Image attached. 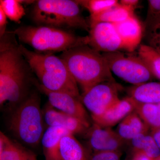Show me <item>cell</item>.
<instances>
[{"mask_svg": "<svg viewBox=\"0 0 160 160\" xmlns=\"http://www.w3.org/2000/svg\"><path fill=\"white\" fill-rule=\"evenodd\" d=\"M32 71L19 45L6 38L0 49V105H18L28 96Z\"/></svg>", "mask_w": 160, "mask_h": 160, "instance_id": "1", "label": "cell"}, {"mask_svg": "<svg viewBox=\"0 0 160 160\" xmlns=\"http://www.w3.org/2000/svg\"><path fill=\"white\" fill-rule=\"evenodd\" d=\"M19 47L41 86L49 91L65 92L80 99L78 84L62 58L53 53L31 51L22 45Z\"/></svg>", "mask_w": 160, "mask_h": 160, "instance_id": "2", "label": "cell"}, {"mask_svg": "<svg viewBox=\"0 0 160 160\" xmlns=\"http://www.w3.org/2000/svg\"><path fill=\"white\" fill-rule=\"evenodd\" d=\"M60 57L83 92L99 83L115 80L102 54L88 45L64 52Z\"/></svg>", "mask_w": 160, "mask_h": 160, "instance_id": "3", "label": "cell"}, {"mask_svg": "<svg viewBox=\"0 0 160 160\" xmlns=\"http://www.w3.org/2000/svg\"><path fill=\"white\" fill-rule=\"evenodd\" d=\"M21 42L37 52L53 53L88 45V37L76 35L68 29L46 26H23L11 32Z\"/></svg>", "mask_w": 160, "mask_h": 160, "instance_id": "4", "label": "cell"}, {"mask_svg": "<svg viewBox=\"0 0 160 160\" xmlns=\"http://www.w3.org/2000/svg\"><path fill=\"white\" fill-rule=\"evenodd\" d=\"M80 6L77 1H36L32 9V19L37 26L66 29H81L89 32V22L83 17Z\"/></svg>", "mask_w": 160, "mask_h": 160, "instance_id": "5", "label": "cell"}, {"mask_svg": "<svg viewBox=\"0 0 160 160\" xmlns=\"http://www.w3.org/2000/svg\"><path fill=\"white\" fill-rule=\"evenodd\" d=\"M44 122L40 97L33 92L18 104L12 112L9 129L22 142L34 147L41 142L45 132Z\"/></svg>", "mask_w": 160, "mask_h": 160, "instance_id": "6", "label": "cell"}, {"mask_svg": "<svg viewBox=\"0 0 160 160\" xmlns=\"http://www.w3.org/2000/svg\"><path fill=\"white\" fill-rule=\"evenodd\" d=\"M112 72L133 86L147 82L153 77L146 63L137 55L120 51L102 53Z\"/></svg>", "mask_w": 160, "mask_h": 160, "instance_id": "7", "label": "cell"}, {"mask_svg": "<svg viewBox=\"0 0 160 160\" xmlns=\"http://www.w3.org/2000/svg\"><path fill=\"white\" fill-rule=\"evenodd\" d=\"M122 87L114 81L99 83L83 92L80 100L91 113L98 116L120 99L118 93Z\"/></svg>", "mask_w": 160, "mask_h": 160, "instance_id": "8", "label": "cell"}, {"mask_svg": "<svg viewBox=\"0 0 160 160\" xmlns=\"http://www.w3.org/2000/svg\"><path fill=\"white\" fill-rule=\"evenodd\" d=\"M87 37L88 46L99 52L107 53L123 49L114 24L99 22L90 25Z\"/></svg>", "mask_w": 160, "mask_h": 160, "instance_id": "9", "label": "cell"}, {"mask_svg": "<svg viewBox=\"0 0 160 160\" xmlns=\"http://www.w3.org/2000/svg\"><path fill=\"white\" fill-rule=\"evenodd\" d=\"M33 83L47 97L49 104L53 108L79 119L90 126L89 115L80 98L65 92L49 91L35 79H33Z\"/></svg>", "mask_w": 160, "mask_h": 160, "instance_id": "10", "label": "cell"}, {"mask_svg": "<svg viewBox=\"0 0 160 160\" xmlns=\"http://www.w3.org/2000/svg\"><path fill=\"white\" fill-rule=\"evenodd\" d=\"M89 145L94 152L119 150L125 140L110 127H103L93 123L88 129Z\"/></svg>", "mask_w": 160, "mask_h": 160, "instance_id": "11", "label": "cell"}, {"mask_svg": "<svg viewBox=\"0 0 160 160\" xmlns=\"http://www.w3.org/2000/svg\"><path fill=\"white\" fill-rule=\"evenodd\" d=\"M135 101L131 98L120 99L108 108L102 114L92 117L94 123L103 127L115 126L127 116L135 111Z\"/></svg>", "mask_w": 160, "mask_h": 160, "instance_id": "12", "label": "cell"}, {"mask_svg": "<svg viewBox=\"0 0 160 160\" xmlns=\"http://www.w3.org/2000/svg\"><path fill=\"white\" fill-rule=\"evenodd\" d=\"M42 112L44 122L48 126L63 127L73 135L89 129V126L81 120L54 109L49 103Z\"/></svg>", "mask_w": 160, "mask_h": 160, "instance_id": "13", "label": "cell"}, {"mask_svg": "<svg viewBox=\"0 0 160 160\" xmlns=\"http://www.w3.org/2000/svg\"><path fill=\"white\" fill-rule=\"evenodd\" d=\"M114 25L122 41L123 49L132 52L138 49L141 45L143 29L141 22L135 15Z\"/></svg>", "mask_w": 160, "mask_h": 160, "instance_id": "14", "label": "cell"}, {"mask_svg": "<svg viewBox=\"0 0 160 160\" xmlns=\"http://www.w3.org/2000/svg\"><path fill=\"white\" fill-rule=\"evenodd\" d=\"M69 133H71L63 127L48 126L41 140L46 160H60L61 140Z\"/></svg>", "mask_w": 160, "mask_h": 160, "instance_id": "15", "label": "cell"}, {"mask_svg": "<svg viewBox=\"0 0 160 160\" xmlns=\"http://www.w3.org/2000/svg\"><path fill=\"white\" fill-rule=\"evenodd\" d=\"M60 160H90V156L80 142L69 133L61 140Z\"/></svg>", "mask_w": 160, "mask_h": 160, "instance_id": "16", "label": "cell"}, {"mask_svg": "<svg viewBox=\"0 0 160 160\" xmlns=\"http://www.w3.org/2000/svg\"><path fill=\"white\" fill-rule=\"evenodd\" d=\"M0 160H37L33 152L23 149L1 132Z\"/></svg>", "mask_w": 160, "mask_h": 160, "instance_id": "17", "label": "cell"}, {"mask_svg": "<svg viewBox=\"0 0 160 160\" xmlns=\"http://www.w3.org/2000/svg\"><path fill=\"white\" fill-rule=\"evenodd\" d=\"M149 127L135 111L122 120L117 128L118 134L124 140H131L138 135L149 132Z\"/></svg>", "mask_w": 160, "mask_h": 160, "instance_id": "18", "label": "cell"}, {"mask_svg": "<svg viewBox=\"0 0 160 160\" xmlns=\"http://www.w3.org/2000/svg\"><path fill=\"white\" fill-rule=\"evenodd\" d=\"M129 97L139 102H160V82H149L133 86L128 90Z\"/></svg>", "mask_w": 160, "mask_h": 160, "instance_id": "19", "label": "cell"}, {"mask_svg": "<svg viewBox=\"0 0 160 160\" xmlns=\"http://www.w3.org/2000/svg\"><path fill=\"white\" fill-rule=\"evenodd\" d=\"M134 10L119 4L118 6L95 15L90 16L89 26L99 22L116 24L125 21L134 15Z\"/></svg>", "mask_w": 160, "mask_h": 160, "instance_id": "20", "label": "cell"}, {"mask_svg": "<svg viewBox=\"0 0 160 160\" xmlns=\"http://www.w3.org/2000/svg\"><path fill=\"white\" fill-rule=\"evenodd\" d=\"M135 101V111L151 130L160 128V102L143 103Z\"/></svg>", "mask_w": 160, "mask_h": 160, "instance_id": "21", "label": "cell"}, {"mask_svg": "<svg viewBox=\"0 0 160 160\" xmlns=\"http://www.w3.org/2000/svg\"><path fill=\"white\" fill-rule=\"evenodd\" d=\"M133 150L144 152L152 158L160 155V149L154 138L149 132H142L131 140Z\"/></svg>", "mask_w": 160, "mask_h": 160, "instance_id": "22", "label": "cell"}, {"mask_svg": "<svg viewBox=\"0 0 160 160\" xmlns=\"http://www.w3.org/2000/svg\"><path fill=\"white\" fill-rule=\"evenodd\" d=\"M137 54L146 63L153 76L160 80V53L148 45H141Z\"/></svg>", "mask_w": 160, "mask_h": 160, "instance_id": "23", "label": "cell"}, {"mask_svg": "<svg viewBox=\"0 0 160 160\" xmlns=\"http://www.w3.org/2000/svg\"><path fill=\"white\" fill-rule=\"evenodd\" d=\"M80 6L89 12L90 16L95 15L118 6L117 0H77Z\"/></svg>", "mask_w": 160, "mask_h": 160, "instance_id": "24", "label": "cell"}, {"mask_svg": "<svg viewBox=\"0 0 160 160\" xmlns=\"http://www.w3.org/2000/svg\"><path fill=\"white\" fill-rule=\"evenodd\" d=\"M0 8L2 9L7 18L15 22H20L26 14L21 1L1 0Z\"/></svg>", "mask_w": 160, "mask_h": 160, "instance_id": "25", "label": "cell"}, {"mask_svg": "<svg viewBox=\"0 0 160 160\" xmlns=\"http://www.w3.org/2000/svg\"><path fill=\"white\" fill-rule=\"evenodd\" d=\"M144 24L148 46L160 53V17Z\"/></svg>", "mask_w": 160, "mask_h": 160, "instance_id": "26", "label": "cell"}, {"mask_svg": "<svg viewBox=\"0 0 160 160\" xmlns=\"http://www.w3.org/2000/svg\"><path fill=\"white\" fill-rule=\"evenodd\" d=\"M122 156L120 150L94 152L90 160H120Z\"/></svg>", "mask_w": 160, "mask_h": 160, "instance_id": "27", "label": "cell"}, {"mask_svg": "<svg viewBox=\"0 0 160 160\" xmlns=\"http://www.w3.org/2000/svg\"><path fill=\"white\" fill-rule=\"evenodd\" d=\"M148 4V10L145 23L160 17V0H149Z\"/></svg>", "mask_w": 160, "mask_h": 160, "instance_id": "28", "label": "cell"}, {"mask_svg": "<svg viewBox=\"0 0 160 160\" xmlns=\"http://www.w3.org/2000/svg\"><path fill=\"white\" fill-rule=\"evenodd\" d=\"M7 17L2 9L0 8V36L2 38L6 34Z\"/></svg>", "mask_w": 160, "mask_h": 160, "instance_id": "29", "label": "cell"}, {"mask_svg": "<svg viewBox=\"0 0 160 160\" xmlns=\"http://www.w3.org/2000/svg\"><path fill=\"white\" fill-rule=\"evenodd\" d=\"M132 160H153L146 153L139 150H133Z\"/></svg>", "mask_w": 160, "mask_h": 160, "instance_id": "30", "label": "cell"}, {"mask_svg": "<svg viewBox=\"0 0 160 160\" xmlns=\"http://www.w3.org/2000/svg\"><path fill=\"white\" fill-rule=\"evenodd\" d=\"M139 3V1L138 0H121L119 1L121 5L134 10Z\"/></svg>", "mask_w": 160, "mask_h": 160, "instance_id": "31", "label": "cell"}, {"mask_svg": "<svg viewBox=\"0 0 160 160\" xmlns=\"http://www.w3.org/2000/svg\"><path fill=\"white\" fill-rule=\"evenodd\" d=\"M151 134L160 149V128L152 130Z\"/></svg>", "mask_w": 160, "mask_h": 160, "instance_id": "32", "label": "cell"}, {"mask_svg": "<svg viewBox=\"0 0 160 160\" xmlns=\"http://www.w3.org/2000/svg\"><path fill=\"white\" fill-rule=\"evenodd\" d=\"M153 160H160V155L158 156V157L155 158L153 159Z\"/></svg>", "mask_w": 160, "mask_h": 160, "instance_id": "33", "label": "cell"}]
</instances>
